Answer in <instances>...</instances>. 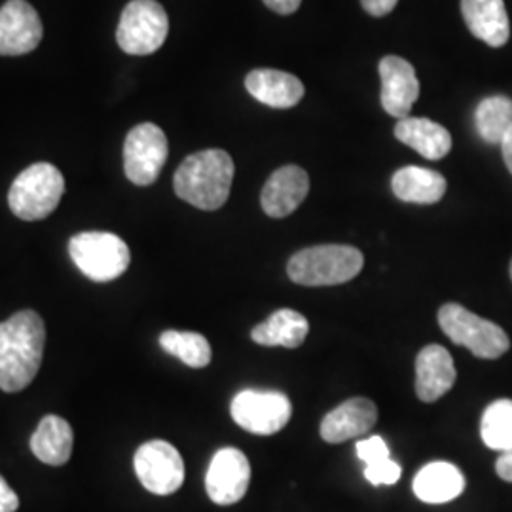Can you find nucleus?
Masks as SVG:
<instances>
[{"label":"nucleus","mask_w":512,"mask_h":512,"mask_svg":"<svg viewBox=\"0 0 512 512\" xmlns=\"http://www.w3.org/2000/svg\"><path fill=\"white\" fill-rule=\"evenodd\" d=\"M414 494L431 505H440L454 501L465 490V476L456 465L448 461H433L421 467L420 473L414 478Z\"/></svg>","instance_id":"19"},{"label":"nucleus","mask_w":512,"mask_h":512,"mask_svg":"<svg viewBox=\"0 0 512 512\" xmlns=\"http://www.w3.org/2000/svg\"><path fill=\"white\" fill-rule=\"evenodd\" d=\"M65 192V179L55 165L38 162L12 183L8 205L21 220H42L52 215Z\"/></svg>","instance_id":"4"},{"label":"nucleus","mask_w":512,"mask_h":512,"mask_svg":"<svg viewBox=\"0 0 512 512\" xmlns=\"http://www.w3.org/2000/svg\"><path fill=\"white\" fill-rule=\"evenodd\" d=\"M382 107L397 120H403L420 97V82L414 67L399 55H385L380 61Z\"/></svg>","instance_id":"13"},{"label":"nucleus","mask_w":512,"mask_h":512,"mask_svg":"<svg viewBox=\"0 0 512 512\" xmlns=\"http://www.w3.org/2000/svg\"><path fill=\"white\" fill-rule=\"evenodd\" d=\"M44 35L37 10L25 0H8L0 8V55H25L37 50Z\"/></svg>","instance_id":"12"},{"label":"nucleus","mask_w":512,"mask_h":512,"mask_svg":"<svg viewBox=\"0 0 512 512\" xmlns=\"http://www.w3.org/2000/svg\"><path fill=\"white\" fill-rule=\"evenodd\" d=\"M378 421V408L370 399L355 397L336 406L321 421V437L330 444L363 437Z\"/></svg>","instance_id":"16"},{"label":"nucleus","mask_w":512,"mask_h":512,"mask_svg":"<svg viewBox=\"0 0 512 512\" xmlns=\"http://www.w3.org/2000/svg\"><path fill=\"white\" fill-rule=\"evenodd\" d=\"M501 150H503V160H505V164H507L509 171L512 173V126L507 131V135L503 137V141H501Z\"/></svg>","instance_id":"33"},{"label":"nucleus","mask_w":512,"mask_h":512,"mask_svg":"<svg viewBox=\"0 0 512 512\" xmlns=\"http://www.w3.org/2000/svg\"><path fill=\"white\" fill-rule=\"evenodd\" d=\"M249 482L251 465L247 456L238 448H222L209 463L205 490L213 503L226 507L245 497Z\"/></svg>","instance_id":"11"},{"label":"nucleus","mask_w":512,"mask_h":512,"mask_svg":"<svg viewBox=\"0 0 512 512\" xmlns=\"http://www.w3.org/2000/svg\"><path fill=\"white\" fill-rule=\"evenodd\" d=\"M247 92L272 109H291L304 97V84L294 74L277 69H255L245 78Z\"/></svg>","instance_id":"17"},{"label":"nucleus","mask_w":512,"mask_h":512,"mask_svg":"<svg viewBox=\"0 0 512 512\" xmlns=\"http://www.w3.org/2000/svg\"><path fill=\"white\" fill-rule=\"evenodd\" d=\"M511 279H512V262H511Z\"/></svg>","instance_id":"34"},{"label":"nucleus","mask_w":512,"mask_h":512,"mask_svg":"<svg viewBox=\"0 0 512 512\" xmlns=\"http://www.w3.org/2000/svg\"><path fill=\"white\" fill-rule=\"evenodd\" d=\"M310 332L308 319L294 310H277L260 325H256L251 338L258 346L266 348H300Z\"/></svg>","instance_id":"21"},{"label":"nucleus","mask_w":512,"mask_h":512,"mask_svg":"<svg viewBox=\"0 0 512 512\" xmlns=\"http://www.w3.org/2000/svg\"><path fill=\"white\" fill-rule=\"evenodd\" d=\"M476 129L486 143L501 145L512 126V99L492 95L480 101L475 112Z\"/></svg>","instance_id":"24"},{"label":"nucleus","mask_w":512,"mask_h":512,"mask_svg":"<svg viewBox=\"0 0 512 512\" xmlns=\"http://www.w3.org/2000/svg\"><path fill=\"white\" fill-rule=\"evenodd\" d=\"M495 471L505 482H512V448L501 452V456L495 461Z\"/></svg>","instance_id":"32"},{"label":"nucleus","mask_w":512,"mask_h":512,"mask_svg":"<svg viewBox=\"0 0 512 512\" xmlns=\"http://www.w3.org/2000/svg\"><path fill=\"white\" fill-rule=\"evenodd\" d=\"M167 137L154 124L135 126L124 143V169L129 181L137 186H150L158 181L167 162Z\"/></svg>","instance_id":"9"},{"label":"nucleus","mask_w":512,"mask_h":512,"mask_svg":"<svg viewBox=\"0 0 512 512\" xmlns=\"http://www.w3.org/2000/svg\"><path fill=\"white\" fill-rule=\"evenodd\" d=\"M363 264V253L351 245H317L298 251L289 260L287 274L304 287H332L355 279Z\"/></svg>","instance_id":"3"},{"label":"nucleus","mask_w":512,"mask_h":512,"mask_svg":"<svg viewBox=\"0 0 512 512\" xmlns=\"http://www.w3.org/2000/svg\"><path fill=\"white\" fill-rule=\"evenodd\" d=\"M160 346L190 368H203L211 363L213 357L207 338L198 332L165 330L160 336Z\"/></svg>","instance_id":"25"},{"label":"nucleus","mask_w":512,"mask_h":512,"mask_svg":"<svg viewBox=\"0 0 512 512\" xmlns=\"http://www.w3.org/2000/svg\"><path fill=\"white\" fill-rule=\"evenodd\" d=\"M230 414L241 429L268 437L279 433L293 416V404L285 393L245 389L234 397Z\"/></svg>","instance_id":"8"},{"label":"nucleus","mask_w":512,"mask_h":512,"mask_svg":"<svg viewBox=\"0 0 512 512\" xmlns=\"http://www.w3.org/2000/svg\"><path fill=\"white\" fill-rule=\"evenodd\" d=\"M234 181V160L220 148H209L190 154L179 165L173 186L184 202L202 209L217 211L228 196Z\"/></svg>","instance_id":"2"},{"label":"nucleus","mask_w":512,"mask_h":512,"mask_svg":"<svg viewBox=\"0 0 512 512\" xmlns=\"http://www.w3.org/2000/svg\"><path fill=\"white\" fill-rule=\"evenodd\" d=\"M74 266L95 283H109L128 270L129 247L110 232H80L69 241Z\"/></svg>","instance_id":"6"},{"label":"nucleus","mask_w":512,"mask_h":512,"mask_svg":"<svg viewBox=\"0 0 512 512\" xmlns=\"http://www.w3.org/2000/svg\"><path fill=\"white\" fill-rule=\"evenodd\" d=\"M74 435L69 421L59 416H46L31 437V450L42 463L61 467L73 454Z\"/></svg>","instance_id":"23"},{"label":"nucleus","mask_w":512,"mask_h":512,"mask_svg":"<svg viewBox=\"0 0 512 512\" xmlns=\"http://www.w3.org/2000/svg\"><path fill=\"white\" fill-rule=\"evenodd\" d=\"M355 450H357V456L365 465L382 461L385 458H391L389 446L385 444V440L382 437H370V439L359 440Z\"/></svg>","instance_id":"28"},{"label":"nucleus","mask_w":512,"mask_h":512,"mask_svg":"<svg viewBox=\"0 0 512 512\" xmlns=\"http://www.w3.org/2000/svg\"><path fill=\"white\" fill-rule=\"evenodd\" d=\"M480 435L488 448L505 452L512 448V401L499 399L490 404L480 421Z\"/></svg>","instance_id":"26"},{"label":"nucleus","mask_w":512,"mask_h":512,"mask_svg":"<svg viewBox=\"0 0 512 512\" xmlns=\"http://www.w3.org/2000/svg\"><path fill=\"white\" fill-rule=\"evenodd\" d=\"M19 509V497L0 475V512H16Z\"/></svg>","instance_id":"29"},{"label":"nucleus","mask_w":512,"mask_h":512,"mask_svg":"<svg viewBox=\"0 0 512 512\" xmlns=\"http://www.w3.org/2000/svg\"><path fill=\"white\" fill-rule=\"evenodd\" d=\"M397 2L399 0H361L363 8L374 18H384L387 14H391Z\"/></svg>","instance_id":"30"},{"label":"nucleus","mask_w":512,"mask_h":512,"mask_svg":"<svg viewBox=\"0 0 512 512\" xmlns=\"http://www.w3.org/2000/svg\"><path fill=\"white\" fill-rule=\"evenodd\" d=\"M169 18L156 0H131L116 29L118 46L129 55H150L164 46Z\"/></svg>","instance_id":"7"},{"label":"nucleus","mask_w":512,"mask_h":512,"mask_svg":"<svg viewBox=\"0 0 512 512\" xmlns=\"http://www.w3.org/2000/svg\"><path fill=\"white\" fill-rule=\"evenodd\" d=\"M135 473L150 494H175L184 482V461L179 450L165 440L145 442L133 458Z\"/></svg>","instance_id":"10"},{"label":"nucleus","mask_w":512,"mask_h":512,"mask_svg":"<svg viewBox=\"0 0 512 512\" xmlns=\"http://www.w3.org/2000/svg\"><path fill=\"white\" fill-rule=\"evenodd\" d=\"M310 192V177L298 165H283L270 175L262 188V209L272 219H285L294 213Z\"/></svg>","instance_id":"14"},{"label":"nucleus","mask_w":512,"mask_h":512,"mask_svg":"<svg viewBox=\"0 0 512 512\" xmlns=\"http://www.w3.org/2000/svg\"><path fill=\"white\" fill-rule=\"evenodd\" d=\"M393 194L406 203L433 205L440 202L446 194V179L433 171L418 165H408L399 169L393 179Z\"/></svg>","instance_id":"22"},{"label":"nucleus","mask_w":512,"mask_h":512,"mask_svg":"<svg viewBox=\"0 0 512 512\" xmlns=\"http://www.w3.org/2000/svg\"><path fill=\"white\" fill-rule=\"evenodd\" d=\"M264 4H266L270 10H274L275 14L289 16V14H294V12L300 8L302 0H264Z\"/></svg>","instance_id":"31"},{"label":"nucleus","mask_w":512,"mask_h":512,"mask_svg":"<svg viewBox=\"0 0 512 512\" xmlns=\"http://www.w3.org/2000/svg\"><path fill=\"white\" fill-rule=\"evenodd\" d=\"M439 325L454 344L469 349L478 359H499L511 348L507 332L499 325L454 302L440 308Z\"/></svg>","instance_id":"5"},{"label":"nucleus","mask_w":512,"mask_h":512,"mask_svg":"<svg viewBox=\"0 0 512 512\" xmlns=\"http://www.w3.org/2000/svg\"><path fill=\"white\" fill-rule=\"evenodd\" d=\"M458 372L450 351L439 344L421 349L416 359V393L423 403H435L444 397L454 384Z\"/></svg>","instance_id":"15"},{"label":"nucleus","mask_w":512,"mask_h":512,"mask_svg":"<svg viewBox=\"0 0 512 512\" xmlns=\"http://www.w3.org/2000/svg\"><path fill=\"white\" fill-rule=\"evenodd\" d=\"M395 137L420 152L427 160H442L452 150V135L450 131L427 118H412L406 116L397 122Z\"/></svg>","instance_id":"20"},{"label":"nucleus","mask_w":512,"mask_h":512,"mask_svg":"<svg viewBox=\"0 0 512 512\" xmlns=\"http://www.w3.org/2000/svg\"><path fill=\"white\" fill-rule=\"evenodd\" d=\"M461 14L469 31L492 48L509 42L511 25L503 0H461Z\"/></svg>","instance_id":"18"},{"label":"nucleus","mask_w":512,"mask_h":512,"mask_svg":"<svg viewBox=\"0 0 512 512\" xmlns=\"http://www.w3.org/2000/svg\"><path fill=\"white\" fill-rule=\"evenodd\" d=\"M46 327L37 311L14 313L0 323V389L19 393L33 384L44 357Z\"/></svg>","instance_id":"1"},{"label":"nucleus","mask_w":512,"mask_h":512,"mask_svg":"<svg viewBox=\"0 0 512 512\" xmlns=\"http://www.w3.org/2000/svg\"><path fill=\"white\" fill-rule=\"evenodd\" d=\"M401 465L397 461H393L391 458L382 459V461H376V463H370L365 467V478L372 484V486H391L395 482H399L401 478Z\"/></svg>","instance_id":"27"}]
</instances>
